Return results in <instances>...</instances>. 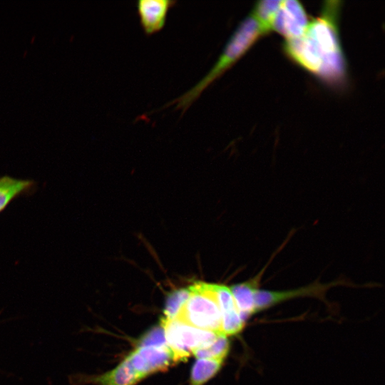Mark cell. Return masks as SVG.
I'll list each match as a JSON object with an SVG mask.
<instances>
[{
	"instance_id": "277c9868",
	"label": "cell",
	"mask_w": 385,
	"mask_h": 385,
	"mask_svg": "<svg viewBox=\"0 0 385 385\" xmlns=\"http://www.w3.org/2000/svg\"><path fill=\"white\" fill-rule=\"evenodd\" d=\"M160 325L176 363L187 359L193 351L210 345L221 334L195 328L177 319H161Z\"/></svg>"
},
{
	"instance_id": "4fadbf2b",
	"label": "cell",
	"mask_w": 385,
	"mask_h": 385,
	"mask_svg": "<svg viewBox=\"0 0 385 385\" xmlns=\"http://www.w3.org/2000/svg\"><path fill=\"white\" fill-rule=\"evenodd\" d=\"M224 360L197 359L194 363L190 385H203L220 369Z\"/></svg>"
},
{
	"instance_id": "9c48e42d",
	"label": "cell",
	"mask_w": 385,
	"mask_h": 385,
	"mask_svg": "<svg viewBox=\"0 0 385 385\" xmlns=\"http://www.w3.org/2000/svg\"><path fill=\"white\" fill-rule=\"evenodd\" d=\"M175 3L173 0H139L137 11L141 26L146 34L161 30L168 11Z\"/></svg>"
},
{
	"instance_id": "52a82bcc",
	"label": "cell",
	"mask_w": 385,
	"mask_h": 385,
	"mask_svg": "<svg viewBox=\"0 0 385 385\" xmlns=\"http://www.w3.org/2000/svg\"><path fill=\"white\" fill-rule=\"evenodd\" d=\"M344 283L346 284V282L341 280L326 284L315 282L308 286L292 290L272 291L259 289L256 292L255 297V313L297 297H313L324 299L325 294L328 289L337 285L344 284Z\"/></svg>"
},
{
	"instance_id": "6da1fadb",
	"label": "cell",
	"mask_w": 385,
	"mask_h": 385,
	"mask_svg": "<svg viewBox=\"0 0 385 385\" xmlns=\"http://www.w3.org/2000/svg\"><path fill=\"white\" fill-rule=\"evenodd\" d=\"M341 1H327L297 38L285 41L283 51L299 67L332 86L344 85L347 76L341 44L339 18Z\"/></svg>"
},
{
	"instance_id": "3957f363",
	"label": "cell",
	"mask_w": 385,
	"mask_h": 385,
	"mask_svg": "<svg viewBox=\"0 0 385 385\" xmlns=\"http://www.w3.org/2000/svg\"><path fill=\"white\" fill-rule=\"evenodd\" d=\"M189 289L190 295L175 319L195 328L221 334V312L214 284L196 282Z\"/></svg>"
},
{
	"instance_id": "ba28073f",
	"label": "cell",
	"mask_w": 385,
	"mask_h": 385,
	"mask_svg": "<svg viewBox=\"0 0 385 385\" xmlns=\"http://www.w3.org/2000/svg\"><path fill=\"white\" fill-rule=\"evenodd\" d=\"M214 288L221 312V334L226 337L239 334L245 322L237 310L230 287L214 284Z\"/></svg>"
},
{
	"instance_id": "5b68a950",
	"label": "cell",
	"mask_w": 385,
	"mask_h": 385,
	"mask_svg": "<svg viewBox=\"0 0 385 385\" xmlns=\"http://www.w3.org/2000/svg\"><path fill=\"white\" fill-rule=\"evenodd\" d=\"M310 21L304 6L297 0H279L270 23V31L284 36L285 41L301 36Z\"/></svg>"
},
{
	"instance_id": "8992f818",
	"label": "cell",
	"mask_w": 385,
	"mask_h": 385,
	"mask_svg": "<svg viewBox=\"0 0 385 385\" xmlns=\"http://www.w3.org/2000/svg\"><path fill=\"white\" fill-rule=\"evenodd\" d=\"M125 358L142 380L176 363L168 345L138 346Z\"/></svg>"
},
{
	"instance_id": "9a60e30c",
	"label": "cell",
	"mask_w": 385,
	"mask_h": 385,
	"mask_svg": "<svg viewBox=\"0 0 385 385\" xmlns=\"http://www.w3.org/2000/svg\"><path fill=\"white\" fill-rule=\"evenodd\" d=\"M189 295V287L171 292L167 298L162 319L168 321L175 319Z\"/></svg>"
},
{
	"instance_id": "5bb4252c",
	"label": "cell",
	"mask_w": 385,
	"mask_h": 385,
	"mask_svg": "<svg viewBox=\"0 0 385 385\" xmlns=\"http://www.w3.org/2000/svg\"><path fill=\"white\" fill-rule=\"evenodd\" d=\"M229 350L230 342L227 337L220 334L212 344L193 351L192 354L197 359H220L225 361Z\"/></svg>"
},
{
	"instance_id": "2e32d148",
	"label": "cell",
	"mask_w": 385,
	"mask_h": 385,
	"mask_svg": "<svg viewBox=\"0 0 385 385\" xmlns=\"http://www.w3.org/2000/svg\"><path fill=\"white\" fill-rule=\"evenodd\" d=\"M168 345L165 341L164 330L160 326L153 328L148 332L139 341L138 346H165Z\"/></svg>"
},
{
	"instance_id": "7a4b0ae2",
	"label": "cell",
	"mask_w": 385,
	"mask_h": 385,
	"mask_svg": "<svg viewBox=\"0 0 385 385\" xmlns=\"http://www.w3.org/2000/svg\"><path fill=\"white\" fill-rule=\"evenodd\" d=\"M267 34L252 12L233 32L210 70L191 88L174 100L176 108L186 110L211 83L235 64L263 36Z\"/></svg>"
},
{
	"instance_id": "8fae6325",
	"label": "cell",
	"mask_w": 385,
	"mask_h": 385,
	"mask_svg": "<svg viewBox=\"0 0 385 385\" xmlns=\"http://www.w3.org/2000/svg\"><path fill=\"white\" fill-rule=\"evenodd\" d=\"M79 378L82 379L78 382H89L97 385H135L142 380L126 358L115 368L101 375Z\"/></svg>"
},
{
	"instance_id": "30bf717a",
	"label": "cell",
	"mask_w": 385,
	"mask_h": 385,
	"mask_svg": "<svg viewBox=\"0 0 385 385\" xmlns=\"http://www.w3.org/2000/svg\"><path fill=\"white\" fill-rule=\"evenodd\" d=\"M265 267L253 278L230 287L234 301L242 319L246 320L255 314V297Z\"/></svg>"
},
{
	"instance_id": "7c38bea8",
	"label": "cell",
	"mask_w": 385,
	"mask_h": 385,
	"mask_svg": "<svg viewBox=\"0 0 385 385\" xmlns=\"http://www.w3.org/2000/svg\"><path fill=\"white\" fill-rule=\"evenodd\" d=\"M36 188V182L9 175L0 177V213L16 198L30 194Z\"/></svg>"
}]
</instances>
